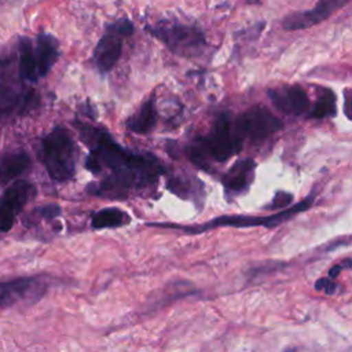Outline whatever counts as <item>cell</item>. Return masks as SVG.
Returning <instances> with one entry per match:
<instances>
[{
    "label": "cell",
    "mask_w": 352,
    "mask_h": 352,
    "mask_svg": "<svg viewBox=\"0 0 352 352\" xmlns=\"http://www.w3.org/2000/svg\"><path fill=\"white\" fill-rule=\"evenodd\" d=\"M80 135L91 153L85 168L92 173L109 169L111 173L89 184L88 191L106 199H124L132 188H144L158 182L162 164L148 153H133L120 146L107 132L91 125H78Z\"/></svg>",
    "instance_id": "1"
},
{
    "label": "cell",
    "mask_w": 352,
    "mask_h": 352,
    "mask_svg": "<svg viewBox=\"0 0 352 352\" xmlns=\"http://www.w3.org/2000/svg\"><path fill=\"white\" fill-rule=\"evenodd\" d=\"M243 139L234 126L228 113H223L214 121L206 136L198 138L188 148L190 160L199 168L209 170L210 162H226L242 148Z\"/></svg>",
    "instance_id": "2"
},
{
    "label": "cell",
    "mask_w": 352,
    "mask_h": 352,
    "mask_svg": "<svg viewBox=\"0 0 352 352\" xmlns=\"http://www.w3.org/2000/svg\"><path fill=\"white\" fill-rule=\"evenodd\" d=\"M41 158L48 175L54 180L66 182L74 176L77 146L66 128L56 126L43 138Z\"/></svg>",
    "instance_id": "3"
},
{
    "label": "cell",
    "mask_w": 352,
    "mask_h": 352,
    "mask_svg": "<svg viewBox=\"0 0 352 352\" xmlns=\"http://www.w3.org/2000/svg\"><path fill=\"white\" fill-rule=\"evenodd\" d=\"M146 30L161 41L170 52L184 58L199 55L208 45L201 28L179 21L161 19L153 25H146Z\"/></svg>",
    "instance_id": "4"
},
{
    "label": "cell",
    "mask_w": 352,
    "mask_h": 352,
    "mask_svg": "<svg viewBox=\"0 0 352 352\" xmlns=\"http://www.w3.org/2000/svg\"><path fill=\"white\" fill-rule=\"evenodd\" d=\"M314 202V197H307L297 205H293L290 208H283V210L268 214V216H246V214H232V216H220L214 217L210 221L199 226H176V224H155L166 228H177L187 234H201L206 232L209 230L217 228V227H235V228H246V227H267L272 228L275 226H279L280 223L287 221L293 216L305 212L311 208Z\"/></svg>",
    "instance_id": "5"
},
{
    "label": "cell",
    "mask_w": 352,
    "mask_h": 352,
    "mask_svg": "<svg viewBox=\"0 0 352 352\" xmlns=\"http://www.w3.org/2000/svg\"><path fill=\"white\" fill-rule=\"evenodd\" d=\"M135 28L131 19L118 18L106 26V32L99 38L94 50V65L99 73L106 74L113 70L122 54V44L133 33Z\"/></svg>",
    "instance_id": "6"
},
{
    "label": "cell",
    "mask_w": 352,
    "mask_h": 352,
    "mask_svg": "<svg viewBox=\"0 0 352 352\" xmlns=\"http://www.w3.org/2000/svg\"><path fill=\"white\" fill-rule=\"evenodd\" d=\"M234 126L239 136L252 143H261L283 128V122L267 107L256 106L234 118Z\"/></svg>",
    "instance_id": "7"
},
{
    "label": "cell",
    "mask_w": 352,
    "mask_h": 352,
    "mask_svg": "<svg viewBox=\"0 0 352 352\" xmlns=\"http://www.w3.org/2000/svg\"><path fill=\"white\" fill-rule=\"evenodd\" d=\"M36 187L28 180H16L8 186L0 197V231L7 232L12 228L16 216L25 205L36 197Z\"/></svg>",
    "instance_id": "8"
},
{
    "label": "cell",
    "mask_w": 352,
    "mask_h": 352,
    "mask_svg": "<svg viewBox=\"0 0 352 352\" xmlns=\"http://www.w3.org/2000/svg\"><path fill=\"white\" fill-rule=\"evenodd\" d=\"M47 290V283L41 276H21L0 282V308H10L19 302L36 301Z\"/></svg>",
    "instance_id": "9"
},
{
    "label": "cell",
    "mask_w": 352,
    "mask_h": 352,
    "mask_svg": "<svg viewBox=\"0 0 352 352\" xmlns=\"http://www.w3.org/2000/svg\"><path fill=\"white\" fill-rule=\"evenodd\" d=\"M351 0H318L315 6L305 11H296L285 15L280 25L283 30L294 32L312 28L327 18H330L334 12L344 8Z\"/></svg>",
    "instance_id": "10"
},
{
    "label": "cell",
    "mask_w": 352,
    "mask_h": 352,
    "mask_svg": "<svg viewBox=\"0 0 352 352\" xmlns=\"http://www.w3.org/2000/svg\"><path fill=\"white\" fill-rule=\"evenodd\" d=\"M271 103L279 111L289 116H302L311 107L307 92L300 85H283L268 89Z\"/></svg>",
    "instance_id": "11"
},
{
    "label": "cell",
    "mask_w": 352,
    "mask_h": 352,
    "mask_svg": "<svg viewBox=\"0 0 352 352\" xmlns=\"http://www.w3.org/2000/svg\"><path fill=\"white\" fill-rule=\"evenodd\" d=\"M256 162L252 158H243L235 162L221 177V183L228 194L245 191L254 179Z\"/></svg>",
    "instance_id": "12"
},
{
    "label": "cell",
    "mask_w": 352,
    "mask_h": 352,
    "mask_svg": "<svg viewBox=\"0 0 352 352\" xmlns=\"http://www.w3.org/2000/svg\"><path fill=\"white\" fill-rule=\"evenodd\" d=\"M38 77H45L59 58V41L48 33H40L33 47Z\"/></svg>",
    "instance_id": "13"
},
{
    "label": "cell",
    "mask_w": 352,
    "mask_h": 352,
    "mask_svg": "<svg viewBox=\"0 0 352 352\" xmlns=\"http://www.w3.org/2000/svg\"><path fill=\"white\" fill-rule=\"evenodd\" d=\"M32 168V160L25 151L4 154L0 158V184H7Z\"/></svg>",
    "instance_id": "14"
},
{
    "label": "cell",
    "mask_w": 352,
    "mask_h": 352,
    "mask_svg": "<svg viewBox=\"0 0 352 352\" xmlns=\"http://www.w3.org/2000/svg\"><path fill=\"white\" fill-rule=\"evenodd\" d=\"M157 122V107L154 94L140 106V109L126 120V126L131 132L144 135L148 133Z\"/></svg>",
    "instance_id": "15"
},
{
    "label": "cell",
    "mask_w": 352,
    "mask_h": 352,
    "mask_svg": "<svg viewBox=\"0 0 352 352\" xmlns=\"http://www.w3.org/2000/svg\"><path fill=\"white\" fill-rule=\"evenodd\" d=\"M166 187L169 191H172L175 195L183 198V199H204L205 191L204 184L199 179L194 177L192 175H177L168 180Z\"/></svg>",
    "instance_id": "16"
},
{
    "label": "cell",
    "mask_w": 352,
    "mask_h": 352,
    "mask_svg": "<svg viewBox=\"0 0 352 352\" xmlns=\"http://www.w3.org/2000/svg\"><path fill=\"white\" fill-rule=\"evenodd\" d=\"M18 73L22 80L29 81V82H36L40 78L37 74L33 44H32L30 38H28V37H22L19 40Z\"/></svg>",
    "instance_id": "17"
},
{
    "label": "cell",
    "mask_w": 352,
    "mask_h": 352,
    "mask_svg": "<svg viewBox=\"0 0 352 352\" xmlns=\"http://www.w3.org/2000/svg\"><path fill=\"white\" fill-rule=\"evenodd\" d=\"M131 223V216L118 208H103L98 210L91 220V226L95 230L118 228Z\"/></svg>",
    "instance_id": "18"
},
{
    "label": "cell",
    "mask_w": 352,
    "mask_h": 352,
    "mask_svg": "<svg viewBox=\"0 0 352 352\" xmlns=\"http://www.w3.org/2000/svg\"><path fill=\"white\" fill-rule=\"evenodd\" d=\"M337 111V98L330 88L322 87L318 94V99L308 113V118L323 120L327 117L336 116Z\"/></svg>",
    "instance_id": "19"
},
{
    "label": "cell",
    "mask_w": 352,
    "mask_h": 352,
    "mask_svg": "<svg viewBox=\"0 0 352 352\" xmlns=\"http://www.w3.org/2000/svg\"><path fill=\"white\" fill-rule=\"evenodd\" d=\"M62 213V209L59 205H55V204H48V205H44V206H38L36 208L30 216H36L37 220L38 219H44V220H52L58 216H60Z\"/></svg>",
    "instance_id": "20"
},
{
    "label": "cell",
    "mask_w": 352,
    "mask_h": 352,
    "mask_svg": "<svg viewBox=\"0 0 352 352\" xmlns=\"http://www.w3.org/2000/svg\"><path fill=\"white\" fill-rule=\"evenodd\" d=\"M337 287H338V285L334 282V279H331V278H319L316 282H315V289L316 290H320V292H323V293H326V294H329V296H331V294H334L336 293V290H337Z\"/></svg>",
    "instance_id": "21"
},
{
    "label": "cell",
    "mask_w": 352,
    "mask_h": 352,
    "mask_svg": "<svg viewBox=\"0 0 352 352\" xmlns=\"http://www.w3.org/2000/svg\"><path fill=\"white\" fill-rule=\"evenodd\" d=\"M292 194H287V192H276V195L274 197L272 202L268 205V209H282V208H286L290 201H292Z\"/></svg>",
    "instance_id": "22"
},
{
    "label": "cell",
    "mask_w": 352,
    "mask_h": 352,
    "mask_svg": "<svg viewBox=\"0 0 352 352\" xmlns=\"http://www.w3.org/2000/svg\"><path fill=\"white\" fill-rule=\"evenodd\" d=\"M344 268H351V258H345L344 263L336 264L334 267H331V268L329 270V278H331V279L337 278V276L340 275V272H341Z\"/></svg>",
    "instance_id": "23"
},
{
    "label": "cell",
    "mask_w": 352,
    "mask_h": 352,
    "mask_svg": "<svg viewBox=\"0 0 352 352\" xmlns=\"http://www.w3.org/2000/svg\"><path fill=\"white\" fill-rule=\"evenodd\" d=\"M349 100H351V98H349V89H346V92H345V114H346V117L351 120V114H349Z\"/></svg>",
    "instance_id": "24"
},
{
    "label": "cell",
    "mask_w": 352,
    "mask_h": 352,
    "mask_svg": "<svg viewBox=\"0 0 352 352\" xmlns=\"http://www.w3.org/2000/svg\"><path fill=\"white\" fill-rule=\"evenodd\" d=\"M246 3H249V4H252V3H260V0H246Z\"/></svg>",
    "instance_id": "25"
}]
</instances>
